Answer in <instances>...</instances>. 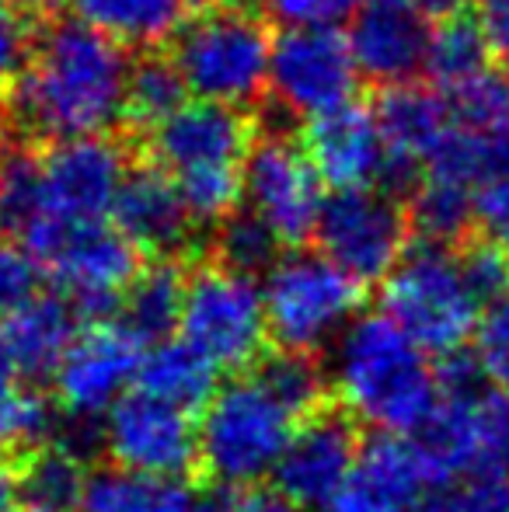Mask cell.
Listing matches in <instances>:
<instances>
[{"instance_id": "2", "label": "cell", "mask_w": 509, "mask_h": 512, "mask_svg": "<svg viewBox=\"0 0 509 512\" xmlns=\"http://www.w3.org/2000/svg\"><path fill=\"white\" fill-rule=\"evenodd\" d=\"M332 384L346 415L381 432L412 436L440 405V380L415 345L387 314L356 317L339 335Z\"/></svg>"}, {"instance_id": "24", "label": "cell", "mask_w": 509, "mask_h": 512, "mask_svg": "<svg viewBox=\"0 0 509 512\" xmlns=\"http://www.w3.org/2000/svg\"><path fill=\"white\" fill-rule=\"evenodd\" d=\"M74 338V307L49 293H32L0 321V349L7 352L14 373H28V377H46L60 370Z\"/></svg>"}, {"instance_id": "50", "label": "cell", "mask_w": 509, "mask_h": 512, "mask_svg": "<svg viewBox=\"0 0 509 512\" xmlns=\"http://www.w3.org/2000/svg\"><path fill=\"white\" fill-rule=\"evenodd\" d=\"M18 4L25 7V11H53L60 0H18Z\"/></svg>"}, {"instance_id": "5", "label": "cell", "mask_w": 509, "mask_h": 512, "mask_svg": "<svg viewBox=\"0 0 509 512\" xmlns=\"http://www.w3.org/2000/svg\"><path fill=\"white\" fill-rule=\"evenodd\" d=\"M300 418L255 373L220 387L199 418V464L220 485H255L276 471Z\"/></svg>"}, {"instance_id": "19", "label": "cell", "mask_w": 509, "mask_h": 512, "mask_svg": "<svg viewBox=\"0 0 509 512\" xmlns=\"http://www.w3.org/2000/svg\"><path fill=\"white\" fill-rule=\"evenodd\" d=\"M304 150L325 185L346 189H384L391 185V157L377 112L367 105H342L307 122Z\"/></svg>"}, {"instance_id": "38", "label": "cell", "mask_w": 509, "mask_h": 512, "mask_svg": "<svg viewBox=\"0 0 509 512\" xmlns=\"http://www.w3.org/2000/svg\"><path fill=\"white\" fill-rule=\"evenodd\" d=\"M475 359L485 380L509 394V293L482 310L475 328Z\"/></svg>"}, {"instance_id": "4", "label": "cell", "mask_w": 509, "mask_h": 512, "mask_svg": "<svg viewBox=\"0 0 509 512\" xmlns=\"http://www.w3.org/2000/svg\"><path fill=\"white\" fill-rule=\"evenodd\" d=\"M272 42L276 39L252 7L217 0L185 21L171 60L199 102L248 108L269 91Z\"/></svg>"}, {"instance_id": "7", "label": "cell", "mask_w": 509, "mask_h": 512, "mask_svg": "<svg viewBox=\"0 0 509 512\" xmlns=\"http://www.w3.org/2000/svg\"><path fill=\"white\" fill-rule=\"evenodd\" d=\"M262 300L269 338L279 349L311 356L356 321L363 283L328 255H290L265 272Z\"/></svg>"}, {"instance_id": "42", "label": "cell", "mask_w": 509, "mask_h": 512, "mask_svg": "<svg viewBox=\"0 0 509 512\" xmlns=\"http://www.w3.org/2000/svg\"><path fill=\"white\" fill-rule=\"evenodd\" d=\"M35 293V262L28 251L0 244V321Z\"/></svg>"}, {"instance_id": "11", "label": "cell", "mask_w": 509, "mask_h": 512, "mask_svg": "<svg viewBox=\"0 0 509 512\" xmlns=\"http://www.w3.org/2000/svg\"><path fill=\"white\" fill-rule=\"evenodd\" d=\"M422 457L436 485L464 474H506L509 471V398L506 394L464 391L440 394L429 422L415 432Z\"/></svg>"}, {"instance_id": "16", "label": "cell", "mask_w": 509, "mask_h": 512, "mask_svg": "<svg viewBox=\"0 0 509 512\" xmlns=\"http://www.w3.org/2000/svg\"><path fill=\"white\" fill-rule=\"evenodd\" d=\"M39 262L53 272L70 300L84 314H109L126 297L129 283L140 272L136 244L123 230L105 223H84L56 234V241L42 251Z\"/></svg>"}, {"instance_id": "25", "label": "cell", "mask_w": 509, "mask_h": 512, "mask_svg": "<svg viewBox=\"0 0 509 512\" xmlns=\"http://www.w3.org/2000/svg\"><path fill=\"white\" fill-rule=\"evenodd\" d=\"M77 18L116 39L119 46L154 49L175 39L199 11L196 0H70Z\"/></svg>"}, {"instance_id": "1", "label": "cell", "mask_w": 509, "mask_h": 512, "mask_svg": "<svg viewBox=\"0 0 509 512\" xmlns=\"http://www.w3.org/2000/svg\"><path fill=\"white\" fill-rule=\"evenodd\" d=\"M126 46L88 21H56L11 84V115L21 129L49 140L102 136L126 115Z\"/></svg>"}, {"instance_id": "41", "label": "cell", "mask_w": 509, "mask_h": 512, "mask_svg": "<svg viewBox=\"0 0 509 512\" xmlns=\"http://www.w3.org/2000/svg\"><path fill=\"white\" fill-rule=\"evenodd\" d=\"M297 502L286 499L279 488L262 481L255 485H220L213 495L199 502V512H297Z\"/></svg>"}, {"instance_id": "18", "label": "cell", "mask_w": 509, "mask_h": 512, "mask_svg": "<svg viewBox=\"0 0 509 512\" xmlns=\"http://www.w3.org/2000/svg\"><path fill=\"white\" fill-rule=\"evenodd\" d=\"M356 460H360L356 418L325 408L297 425L272 478L290 502L321 509L342 495L356 471Z\"/></svg>"}, {"instance_id": "20", "label": "cell", "mask_w": 509, "mask_h": 512, "mask_svg": "<svg viewBox=\"0 0 509 512\" xmlns=\"http://www.w3.org/2000/svg\"><path fill=\"white\" fill-rule=\"evenodd\" d=\"M429 18L412 0H367L349 21V46L360 74L394 88L426 70Z\"/></svg>"}, {"instance_id": "28", "label": "cell", "mask_w": 509, "mask_h": 512, "mask_svg": "<svg viewBox=\"0 0 509 512\" xmlns=\"http://www.w3.org/2000/svg\"><path fill=\"white\" fill-rule=\"evenodd\" d=\"M88 474L70 446L39 450L18 474V512H81Z\"/></svg>"}, {"instance_id": "52", "label": "cell", "mask_w": 509, "mask_h": 512, "mask_svg": "<svg viewBox=\"0 0 509 512\" xmlns=\"http://www.w3.org/2000/svg\"><path fill=\"white\" fill-rule=\"evenodd\" d=\"M224 4H248V0H224Z\"/></svg>"}, {"instance_id": "29", "label": "cell", "mask_w": 509, "mask_h": 512, "mask_svg": "<svg viewBox=\"0 0 509 512\" xmlns=\"http://www.w3.org/2000/svg\"><path fill=\"white\" fill-rule=\"evenodd\" d=\"M478 192L450 178L422 175L415 185L408 223L422 234V244H440L450 248L454 241H464L471 223L478 220Z\"/></svg>"}, {"instance_id": "43", "label": "cell", "mask_w": 509, "mask_h": 512, "mask_svg": "<svg viewBox=\"0 0 509 512\" xmlns=\"http://www.w3.org/2000/svg\"><path fill=\"white\" fill-rule=\"evenodd\" d=\"M478 223L492 241L509 248V175H499L478 189Z\"/></svg>"}, {"instance_id": "36", "label": "cell", "mask_w": 509, "mask_h": 512, "mask_svg": "<svg viewBox=\"0 0 509 512\" xmlns=\"http://www.w3.org/2000/svg\"><path fill=\"white\" fill-rule=\"evenodd\" d=\"M53 432V408L39 391L7 387L0 394V453L25 450Z\"/></svg>"}, {"instance_id": "9", "label": "cell", "mask_w": 509, "mask_h": 512, "mask_svg": "<svg viewBox=\"0 0 509 512\" xmlns=\"http://www.w3.org/2000/svg\"><path fill=\"white\" fill-rule=\"evenodd\" d=\"M360 63L339 28H283L272 42L269 95L293 119H318L349 105L360 88Z\"/></svg>"}, {"instance_id": "34", "label": "cell", "mask_w": 509, "mask_h": 512, "mask_svg": "<svg viewBox=\"0 0 509 512\" xmlns=\"http://www.w3.org/2000/svg\"><path fill=\"white\" fill-rule=\"evenodd\" d=\"M252 373L300 418V422L318 415V411H325L328 380H325V373H321V366L314 363L307 352L279 349V352H272V356L258 359Z\"/></svg>"}, {"instance_id": "15", "label": "cell", "mask_w": 509, "mask_h": 512, "mask_svg": "<svg viewBox=\"0 0 509 512\" xmlns=\"http://www.w3.org/2000/svg\"><path fill=\"white\" fill-rule=\"evenodd\" d=\"M192 411L154 394H126L105 411L102 443L116 467L154 478H178L199 460V429Z\"/></svg>"}, {"instance_id": "35", "label": "cell", "mask_w": 509, "mask_h": 512, "mask_svg": "<svg viewBox=\"0 0 509 512\" xmlns=\"http://www.w3.org/2000/svg\"><path fill=\"white\" fill-rule=\"evenodd\" d=\"M276 234L265 227L262 220L248 209V213H234L224 223H217V237H213V251L217 262L234 272H269L276 265Z\"/></svg>"}, {"instance_id": "32", "label": "cell", "mask_w": 509, "mask_h": 512, "mask_svg": "<svg viewBox=\"0 0 509 512\" xmlns=\"http://www.w3.org/2000/svg\"><path fill=\"white\" fill-rule=\"evenodd\" d=\"M46 209H42V178L39 157L7 154L0 161V230L14 234L25 251H32L46 234Z\"/></svg>"}, {"instance_id": "40", "label": "cell", "mask_w": 509, "mask_h": 512, "mask_svg": "<svg viewBox=\"0 0 509 512\" xmlns=\"http://www.w3.org/2000/svg\"><path fill=\"white\" fill-rule=\"evenodd\" d=\"M32 28L18 0H0V91L11 88L32 60Z\"/></svg>"}, {"instance_id": "6", "label": "cell", "mask_w": 509, "mask_h": 512, "mask_svg": "<svg viewBox=\"0 0 509 512\" xmlns=\"http://www.w3.org/2000/svg\"><path fill=\"white\" fill-rule=\"evenodd\" d=\"M384 314L426 352H461L482 321V297L471 290L457 255L440 244L408 251L384 276Z\"/></svg>"}, {"instance_id": "44", "label": "cell", "mask_w": 509, "mask_h": 512, "mask_svg": "<svg viewBox=\"0 0 509 512\" xmlns=\"http://www.w3.org/2000/svg\"><path fill=\"white\" fill-rule=\"evenodd\" d=\"M475 14L489 49L509 63V0H478Z\"/></svg>"}, {"instance_id": "48", "label": "cell", "mask_w": 509, "mask_h": 512, "mask_svg": "<svg viewBox=\"0 0 509 512\" xmlns=\"http://www.w3.org/2000/svg\"><path fill=\"white\" fill-rule=\"evenodd\" d=\"M408 512H464L461 502H450V499H422L419 506H412Z\"/></svg>"}, {"instance_id": "51", "label": "cell", "mask_w": 509, "mask_h": 512, "mask_svg": "<svg viewBox=\"0 0 509 512\" xmlns=\"http://www.w3.org/2000/svg\"><path fill=\"white\" fill-rule=\"evenodd\" d=\"M318 512H353V509H346L342 502H328V506H321Z\"/></svg>"}, {"instance_id": "10", "label": "cell", "mask_w": 509, "mask_h": 512, "mask_svg": "<svg viewBox=\"0 0 509 512\" xmlns=\"http://www.w3.org/2000/svg\"><path fill=\"white\" fill-rule=\"evenodd\" d=\"M42 178V209H46V234L28 255L42 258V251L56 241L67 227L102 223L112 213L116 196L126 178V157L105 136H77V140H56L39 157Z\"/></svg>"}, {"instance_id": "27", "label": "cell", "mask_w": 509, "mask_h": 512, "mask_svg": "<svg viewBox=\"0 0 509 512\" xmlns=\"http://www.w3.org/2000/svg\"><path fill=\"white\" fill-rule=\"evenodd\" d=\"M81 512H199V499L178 478L112 467L88 478Z\"/></svg>"}, {"instance_id": "31", "label": "cell", "mask_w": 509, "mask_h": 512, "mask_svg": "<svg viewBox=\"0 0 509 512\" xmlns=\"http://www.w3.org/2000/svg\"><path fill=\"white\" fill-rule=\"evenodd\" d=\"M489 42H485L478 21L447 18L433 28L426 49V74L433 77L436 88L447 95L468 88L482 74H489Z\"/></svg>"}, {"instance_id": "37", "label": "cell", "mask_w": 509, "mask_h": 512, "mask_svg": "<svg viewBox=\"0 0 509 512\" xmlns=\"http://www.w3.org/2000/svg\"><path fill=\"white\" fill-rule=\"evenodd\" d=\"M457 262H461L471 290L482 297V304H492V300H499L509 293V251H506V244L492 241V237L464 241Z\"/></svg>"}, {"instance_id": "3", "label": "cell", "mask_w": 509, "mask_h": 512, "mask_svg": "<svg viewBox=\"0 0 509 512\" xmlns=\"http://www.w3.org/2000/svg\"><path fill=\"white\" fill-rule=\"evenodd\" d=\"M255 129L245 108L185 102L175 115L150 129L157 164L175 178L196 223H224L245 199V161Z\"/></svg>"}, {"instance_id": "45", "label": "cell", "mask_w": 509, "mask_h": 512, "mask_svg": "<svg viewBox=\"0 0 509 512\" xmlns=\"http://www.w3.org/2000/svg\"><path fill=\"white\" fill-rule=\"evenodd\" d=\"M464 512H509V478L506 474H485L468 485L461 499Z\"/></svg>"}, {"instance_id": "30", "label": "cell", "mask_w": 509, "mask_h": 512, "mask_svg": "<svg viewBox=\"0 0 509 512\" xmlns=\"http://www.w3.org/2000/svg\"><path fill=\"white\" fill-rule=\"evenodd\" d=\"M182 300H185V276L171 258L147 265L136 272V279L129 283L123 310H126V328H133L136 335L147 338H164L182 317Z\"/></svg>"}, {"instance_id": "8", "label": "cell", "mask_w": 509, "mask_h": 512, "mask_svg": "<svg viewBox=\"0 0 509 512\" xmlns=\"http://www.w3.org/2000/svg\"><path fill=\"white\" fill-rule=\"evenodd\" d=\"M178 328L185 342L217 370L238 373L255 366L265 356L269 338V317L255 276L234 272L220 262L192 272L185 279Z\"/></svg>"}, {"instance_id": "14", "label": "cell", "mask_w": 509, "mask_h": 512, "mask_svg": "<svg viewBox=\"0 0 509 512\" xmlns=\"http://www.w3.org/2000/svg\"><path fill=\"white\" fill-rule=\"evenodd\" d=\"M408 213L384 189H346L325 203L318 223L321 255L360 283L384 279L405 258Z\"/></svg>"}, {"instance_id": "47", "label": "cell", "mask_w": 509, "mask_h": 512, "mask_svg": "<svg viewBox=\"0 0 509 512\" xmlns=\"http://www.w3.org/2000/svg\"><path fill=\"white\" fill-rule=\"evenodd\" d=\"M0 512H18V478L0 464Z\"/></svg>"}, {"instance_id": "23", "label": "cell", "mask_w": 509, "mask_h": 512, "mask_svg": "<svg viewBox=\"0 0 509 512\" xmlns=\"http://www.w3.org/2000/svg\"><path fill=\"white\" fill-rule=\"evenodd\" d=\"M374 112L391 157V185L412 182V175L426 168L454 122L447 95H436L412 81L387 88Z\"/></svg>"}, {"instance_id": "17", "label": "cell", "mask_w": 509, "mask_h": 512, "mask_svg": "<svg viewBox=\"0 0 509 512\" xmlns=\"http://www.w3.org/2000/svg\"><path fill=\"white\" fill-rule=\"evenodd\" d=\"M140 363L143 338L126 324L98 321L67 349L56 370V394L70 415L88 422L126 398V387L140 377Z\"/></svg>"}, {"instance_id": "22", "label": "cell", "mask_w": 509, "mask_h": 512, "mask_svg": "<svg viewBox=\"0 0 509 512\" xmlns=\"http://www.w3.org/2000/svg\"><path fill=\"white\" fill-rule=\"evenodd\" d=\"M112 216L116 227L136 244V251H150L157 258L178 255L192 241L196 227V216L164 168L126 171Z\"/></svg>"}, {"instance_id": "39", "label": "cell", "mask_w": 509, "mask_h": 512, "mask_svg": "<svg viewBox=\"0 0 509 512\" xmlns=\"http://www.w3.org/2000/svg\"><path fill=\"white\" fill-rule=\"evenodd\" d=\"M367 0H262L265 14L283 28H342Z\"/></svg>"}, {"instance_id": "12", "label": "cell", "mask_w": 509, "mask_h": 512, "mask_svg": "<svg viewBox=\"0 0 509 512\" xmlns=\"http://www.w3.org/2000/svg\"><path fill=\"white\" fill-rule=\"evenodd\" d=\"M245 199L279 244H304L318 234L328 203L325 178L307 157L304 143L283 133L255 140L245 161Z\"/></svg>"}, {"instance_id": "46", "label": "cell", "mask_w": 509, "mask_h": 512, "mask_svg": "<svg viewBox=\"0 0 509 512\" xmlns=\"http://www.w3.org/2000/svg\"><path fill=\"white\" fill-rule=\"evenodd\" d=\"M426 18H436V21H447V18H461L468 7H475L478 0H412Z\"/></svg>"}, {"instance_id": "33", "label": "cell", "mask_w": 509, "mask_h": 512, "mask_svg": "<svg viewBox=\"0 0 509 512\" xmlns=\"http://www.w3.org/2000/svg\"><path fill=\"white\" fill-rule=\"evenodd\" d=\"M185 77L171 56H143L129 67L126 81V119L140 129L161 126L168 115L185 105Z\"/></svg>"}, {"instance_id": "26", "label": "cell", "mask_w": 509, "mask_h": 512, "mask_svg": "<svg viewBox=\"0 0 509 512\" xmlns=\"http://www.w3.org/2000/svg\"><path fill=\"white\" fill-rule=\"evenodd\" d=\"M217 373V366L206 356H199L182 338V342H161L150 352H143L136 380H140V391L154 394L168 405L199 411L217 394Z\"/></svg>"}, {"instance_id": "13", "label": "cell", "mask_w": 509, "mask_h": 512, "mask_svg": "<svg viewBox=\"0 0 509 512\" xmlns=\"http://www.w3.org/2000/svg\"><path fill=\"white\" fill-rule=\"evenodd\" d=\"M447 98L454 122L422 171L468 189L509 175V81L489 70Z\"/></svg>"}, {"instance_id": "49", "label": "cell", "mask_w": 509, "mask_h": 512, "mask_svg": "<svg viewBox=\"0 0 509 512\" xmlns=\"http://www.w3.org/2000/svg\"><path fill=\"white\" fill-rule=\"evenodd\" d=\"M11 377H14V366H11V359H7V352L0 349V394H4L7 387H14Z\"/></svg>"}, {"instance_id": "21", "label": "cell", "mask_w": 509, "mask_h": 512, "mask_svg": "<svg viewBox=\"0 0 509 512\" xmlns=\"http://www.w3.org/2000/svg\"><path fill=\"white\" fill-rule=\"evenodd\" d=\"M429 488H436V481L415 436L384 432L360 450L353 478L335 502L353 512H408Z\"/></svg>"}]
</instances>
